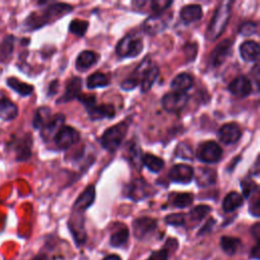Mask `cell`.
Wrapping results in <instances>:
<instances>
[{
	"label": "cell",
	"instance_id": "obj_1",
	"mask_svg": "<svg viewBox=\"0 0 260 260\" xmlns=\"http://www.w3.org/2000/svg\"><path fill=\"white\" fill-rule=\"evenodd\" d=\"M42 7L30 12L21 22V30L34 31L54 22L63 15L72 11V6L66 3H50L47 1L38 2Z\"/></svg>",
	"mask_w": 260,
	"mask_h": 260
},
{
	"label": "cell",
	"instance_id": "obj_2",
	"mask_svg": "<svg viewBox=\"0 0 260 260\" xmlns=\"http://www.w3.org/2000/svg\"><path fill=\"white\" fill-rule=\"evenodd\" d=\"M32 137L30 133L13 134L8 141L5 142V151L12 153L13 158L17 162L26 161L31 156Z\"/></svg>",
	"mask_w": 260,
	"mask_h": 260
},
{
	"label": "cell",
	"instance_id": "obj_3",
	"mask_svg": "<svg viewBox=\"0 0 260 260\" xmlns=\"http://www.w3.org/2000/svg\"><path fill=\"white\" fill-rule=\"evenodd\" d=\"M233 3V1L225 0L221 1L217 6L206 31V39L208 41H215L225 29L231 17Z\"/></svg>",
	"mask_w": 260,
	"mask_h": 260
},
{
	"label": "cell",
	"instance_id": "obj_4",
	"mask_svg": "<svg viewBox=\"0 0 260 260\" xmlns=\"http://www.w3.org/2000/svg\"><path fill=\"white\" fill-rule=\"evenodd\" d=\"M129 124L127 122H119L118 124L108 128L102 135L100 142L102 146L110 152L116 151L122 144L127 134Z\"/></svg>",
	"mask_w": 260,
	"mask_h": 260
},
{
	"label": "cell",
	"instance_id": "obj_5",
	"mask_svg": "<svg viewBox=\"0 0 260 260\" xmlns=\"http://www.w3.org/2000/svg\"><path fill=\"white\" fill-rule=\"evenodd\" d=\"M143 50V41L136 34H128L123 37L116 46V53L122 58H134Z\"/></svg>",
	"mask_w": 260,
	"mask_h": 260
},
{
	"label": "cell",
	"instance_id": "obj_6",
	"mask_svg": "<svg viewBox=\"0 0 260 260\" xmlns=\"http://www.w3.org/2000/svg\"><path fill=\"white\" fill-rule=\"evenodd\" d=\"M196 157L205 164H216L222 157V149L215 141H205L198 146Z\"/></svg>",
	"mask_w": 260,
	"mask_h": 260
},
{
	"label": "cell",
	"instance_id": "obj_7",
	"mask_svg": "<svg viewBox=\"0 0 260 260\" xmlns=\"http://www.w3.org/2000/svg\"><path fill=\"white\" fill-rule=\"evenodd\" d=\"M80 140L79 132L71 126H63L54 137L55 146L60 150H66Z\"/></svg>",
	"mask_w": 260,
	"mask_h": 260
},
{
	"label": "cell",
	"instance_id": "obj_8",
	"mask_svg": "<svg viewBox=\"0 0 260 260\" xmlns=\"http://www.w3.org/2000/svg\"><path fill=\"white\" fill-rule=\"evenodd\" d=\"M68 229L76 243L77 246H82L87 238L85 225H84V216L83 213L72 211L71 216L68 220Z\"/></svg>",
	"mask_w": 260,
	"mask_h": 260
},
{
	"label": "cell",
	"instance_id": "obj_9",
	"mask_svg": "<svg viewBox=\"0 0 260 260\" xmlns=\"http://www.w3.org/2000/svg\"><path fill=\"white\" fill-rule=\"evenodd\" d=\"M189 95L187 92L170 91L161 99V107L168 113H178L187 104Z\"/></svg>",
	"mask_w": 260,
	"mask_h": 260
},
{
	"label": "cell",
	"instance_id": "obj_10",
	"mask_svg": "<svg viewBox=\"0 0 260 260\" xmlns=\"http://www.w3.org/2000/svg\"><path fill=\"white\" fill-rule=\"evenodd\" d=\"M157 226V220L149 216H141L135 218L132 222L133 235L137 240H144L150 236Z\"/></svg>",
	"mask_w": 260,
	"mask_h": 260
},
{
	"label": "cell",
	"instance_id": "obj_11",
	"mask_svg": "<svg viewBox=\"0 0 260 260\" xmlns=\"http://www.w3.org/2000/svg\"><path fill=\"white\" fill-rule=\"evenodd\" d=\"M152 194V190L147 182L142 178L133 180L126 188V195L133 201H140Z\"/></svg>",
	"mask_w": 260,
	"mask_h": 260
},
{
	"label": "cell",
	"instance_id": "obj_12",
	"mask_svg": "<svg viewBox=\"0 0 260 260\" xmlns=\"http://www.w3.org/2000/svg\"><path fill=\"white\" fill-rule=\"evenodd\" d=\"M65 124V116L61 113L52 116L51 120L40 130V136L44 142H50Z\"/></svg>",
	"mask_w": 260,
	"mask_h": 260
},
{
	"label": "cell",
	"instance_id": "obj_13",
	"mask_svg": "<svg viewBox=\"0 0 260 260\" xmlns=\"http://www.w3.org/2000/svg\"><path fill=\"white\" fill-rule=\"evenodd\" d=\"M194 178V170L186 164L173 166L169 171V179L180 184H189Z\"/></svg>",
	"mask_w": 260,
	"mask_h": 260
},
{
	"label": "cell",
	"instance_id": "obj_14",
	"mask_svg": "<svg viewBox=\"0 0 260 260\" xmlns=\"http://www.w3.org/2000/svg\"><path fill=\"white\" fill-rule=\"evenodd\" d=\"M229 91L237 98H247L252 92L251 80L245 75H239L234 78L228 86Z\"/></svg>",
	"mask_w": 260,
	"mask_h": 260
},
{
	"label": "cell",
	"instance_id": "obj_15",
	"mask_svg": "<svg viewBox=\"0 0 260 260\" xmlns=\"http://www.w3.org/2000/svg\"><path fill=\"white\" fill-rule=\"evenodd\" d=\"M242 131L238 124L232 122L222 125L217 131V137L223 144L232 145L239 141L241 138Z\"/></svg>",
	"mask_w": 260,
	"mask_h": 260
},
{
	"label": "cell",
	"instance_id": "obj_16",
	"mask_svg": "<svg viewBox=\"0 0 260 260\" xmlns=\"http://www.w3.org/2000/svg\"><path fill=\"white\" fill-rule=\"evenodd\" d=\"M232 46H233V43L231 40H223L222 42H220L210 54V57H209L210 66H212L213 68L220 66L230 56L232 52Z\"/></svg>",
	"mask_w": 260,
	"mask_h": 260
},
{
	"label": "cell",
	"instance_id": "obj_17",
	"mask_svg": "<svg viewBox=\"0 0 260 260\" xmlns=\"http://www.w3.org/2000/svg\"><path fill=\"white\" fill-rule=\"evenodd\" d=\"M18 113L17 105L0 90V120L4 122L13 121L18 116Z\"/></svg>",
	"mask_w": 260,
	"mask_h": 260
},
{
	"label": "cell",
	"instance_id": "obj_18",
	"mask_svg": "<svg viewBox=\"0 0 260 260\" xmlns=\"http://www.w3.org/2000/svg\"><path fill=\"white\" fill-rule=\"evenodd\" d=\"M94 198H95V188L93 185H88L75 200L72 207V211L84 213V211L92 205Z\"/></svg>",
	"mask_w": 260,
	"mask_h": 260
},
{
	"label": "cell",
	"instance_id": "obj_19",
	"mask_svg": "<svg viewBox=\"0 0 260 260\" xmlns=\"http://www.w3.org/2000/svg\"><path fill=\"white\" fill-rule=\"evenodd\" d=\"M81 87H82V79L77 76L71 77L66 82L64 93L56 101V104H64L74 99H77V96L81 92Z\"/></svg>",
	"mask_w": 260,
	"mask_h": 260
},
{
	"label": "cell",
	"instance_id": "obj_20",
	"mask_svg": "<svg viewBox=\"0 0 260 260\" xmlns=\"http://www.w3.org/2000/svg\"><path fill=\"white\" fill-rule=\"evenodd\" d=\"M88 117L91 121H100L103 119H112L115 117L116 111L115 107L111 104L108 105H96L93 104L87 108H85Z\"/></svg>",
	"mask_w": 260,
	"mask_h": 260
},
{
	"label": "cell",
	"instance_id": "obj_21",
	"mask_svg": "<svg viewBox=\"0 0 260 260\" xmlns=\"http://www.w3.org/2000/svg\"><path fill=\"white\" fill-rule=\"evenodd\" d=\"M142 26L145 34L153 36L165 30L167 27V22L165 21L161 14H152L145 19Z\"/></svg>",
	"mask_w": 260,
	"mask_h": 260
},
{
	"label": "cell",
	"instance_id": "obj_22",
	"mask_svg": "<svg viewBox=\"0 0 260 260\" xmlns=\"http://www.w3.org/2000/svg\"><path fill=\"white\" fill-rule=\"evenodd\" d=\"M203 16L202 8L199 4H189L184 6L180 11V18L185 24L197 21Z\"/></svg>",
	"mask_w": 260,
	"mask_h": 260
},
{
	"label": "cell",
	"instance_id": "obj_23",
	"mask_svg": "<svg viewBox=\"0 0 260 260\" xmlns=\"http://www.w3.org/2000/svg\"><path fill=\"white\" fill-rule=\"evenodd\" d=\"M6 85L9 88H11L13 91L18 93L20 96H23V98L29 96L35 90L34 85L26 83L14 76H10V77L6 78Z\"/></svg>",
	"mask_w": 260,
	"mask_h": 260
},
{
	"label": "cell",
	"instance_id": "obj_24",
	"mask_svg": "<svg viewBox=\"0 0 260 260\" xmlns=\"http://www.w3.org/2000/svg\"><path fill=\"white\" fill-rule=\"evenodd\" d=\"M158 74H159L158 67L152 63L144 70L140 79V87L142 92H146L152 87Z\"/></svg>",
	"mask_w": 260,
	"mask_h": 260
},
{
	"label": "cell",
	"instance_id": "obj_25",
	"mask_svg": "<svg viewBox=\"0 0 260 260\" xmlns=\"http://www.w3.org/2000/svg\"><path fill=\"white\" fill-rule=\"evenodd\" d=\"M216 172L212 169L207 168H199L195 176L196 183L200 188H206L214 185L216 182Z\"/></svg>",
	"mask_w": 260,
	"mask_h": 260
},
{
	"label": "cell",
	"instance_id": "obj_26",
	"mask_svg": "<svg viewBox=\"0 0 260 260\" xmlns=\"http://www.w3.org/2000/svg\"><path fill=\"white\" fill-rule=\"evenodd\" d=\"M240 55L246 62H254L259 57V45L255 41H246L240 46Z\"/></svg>",
	"mask_w": 260,
	"mask_h": 260
},
{
	"label": "cell",
	"instance_id": "obj_27",
	"mask_svg": "<svg viewBox=\"0 0 260 260\" xmlns=\"http://www.w3.org/2000/svg\"><path fill=\"white\" fill-rule=\"evenodd\" d=\"M16 38L13 35H6L0 41V64L8 62L11 58Z\"/></svg>",
	"mask_w": 260,
	"mask_h": 260
},
{
	"label": "cell",
	"instance_id": "obj_28",
	"mask_svg": "<svg viewBox=\"0 0 260 260\" xmlns=\"http://www.w3.org/2000/svg\"><path fill=\"white\" fill-rule=\"evenodd\" d=\"M52 110L51 108L47 106L40 107L36 110L34 114V118L31 121V125L34 129L36 130H41L52 118Z\"/></svg>",
	"mask_w": 260,
	"mask_h": 260
},
{
	"label": "cell",
	"instance_id": "obj_29",
	"mask_svg": "<svg viewBox=\"0 0 260 260\" xmlns=\"http://www.w3.org/2000/svg\"><path fill=\"white\" fill-rule=\"evenodd\" d=\"M98 61V55L92 51H82L76 58L75 66L78 71H85L93 66Z\"/></svg>",
	"mask_w": 260,
	"mask_h": 260
},
{
	"label": "cell",
	"instance_id": "obj_30",
	"mask_svg": "<svg viewBox=\"0 0 260 260\" xmlns=\"http://www.w3.org/2000/svg\"><path fill=\"white\" fill-rule=\"evenodd\" d=\"M193 86V77L186 72L178 74L171 82V88L174 91L186 92Z\"/></svg>",
	"mask_w": 260,
	"mask_h": 260
},
{
	"label": "cell",
	"instance_id": "obj_31",
	"mask_svg": "<svg viewBox=\"0 0 260 260\" xmlns=\"http://www.w3.org/2000/svg\"><path fill=\"white\" fill-rule=\"evenodd\" d=\"M219 243L221 250L229 256L235 255L242 246V241L239 238L231 236H222Z\"/></svg>",
	"mask_w": 260,
	"mask_h": 260
},
{
	"label": "cell",
	"instance_id": "obj_32",
	"mask_svg": "<svg viewBox=\"0 0 260 260\" xmlns=\"http://www.w3.org/2000/svg\"><path fill=\"white\" fill-rule=\"evenodd\" d=\"M244 203V198L238 192H230L222 201V209L225 212H232L239 207H241Z\"/></svg>",
	"mask_w": 260,
	"mask_h": 260
},
{
	"label": "cell",
	"instance_id": "obj_33",
	"mask_svg": "<svg viewBox=\"0 0 260 260\" xmlns=\"http://www.w3.org/2000/svg\"><path fill=\"white\" fill-rule=\"evenodd\" d=\"M142 165L151 173H159L165 167V161L156 155L146 153L143 155Z\"/></svg>",
	"mask_w": 260,
	"mask_h": 260
},
{
	"label": "cell",
	"instance_id": "obj_34",
	"mask_svg": "<svg viewBox=\"0 0 260 260\" xmlns=\"http://www.w3.org/2000/svg\"><path fill=\"white\" fill-rule=\"evenodd\" d=\"M129 239V230L123 225L122 228L115 231L110 237V245L114 248H119L124 246Z\"/></svg>",
	"mask_w": 260,
	"mask_h": 260
},
{
	"label": "cell",
	"instance_id": "obj_35",
	"mask_svg": "<svg viewBox=\"0 0 260 260\" xmlns=\"http://www.w3.org/2000/svg\"><path fill=\"white\" fill-rule=\"evenodd\" d=\"M109 83L110 81L108 76L102 72H94L91 75H89L86 79V86L88 89L105 87L109 85Z\"/></svg>",
	"mask_w": 260,
	"mask_h": 260
},
{
	"label": "cell",
	"instance_id": "obj_36",
	"mask_svg": "<svg viewBox=\"0 0 260 260\" xmlns=\"http://www.w3.org/2000/svg\"><path fill=\"white\" fill-rule=\"evenodd\" d=\"M128 156H129V161L132 164V166L134 168L140 170V168L142 166L143 155L141 153L140 146L136 141L131 142L130 147L128 149Z\"/></svg>",
	"mask_w": 260,
	"mask_h": 260
},
{
	"label": "cell",
	"instance_id": "obj_37",
	"mask_svg": "<svg viewBox=\"0 0 260 260\" xmlns=\"http://www.w3.org/2000/svg\"><path fill=\"white\" fill-rule=\"evenodd\" d=\"M210 211H211V207L209 205H197L194 208H192L188 213V215L186 216H188L191 222L196 224L199 221H201Z\"/></svg>",
	"mask_w": 260,
	"mask_h": 260
},
{
	"label": "cell",
	"instance_id": "obj_38",
	"mask_svg": "<svg viewBox=\"0 0 260 260\" xmlns=\"http://www.w3.org/2000/svg\"><path fill=\"white\" fill-rule=\"evenodd\" d=\"M193 199L191 193H178L172 197V204L178 208H185L193 203Z\"/></svg>",
	"mask_w": 260,
	"mask_h": 260
},
{
	"label": "cell",
	"instance_id": "obj_39",
	"mask_svg": "<svg viewBox=\"0 0 260 260\" xmlns=\"http://www.w3.org/2000/svg\"><path fill=\"white\" fill-rule=\"evenodd\" d=\"M175 154L177 157H180L185 160H191L194 157V152L192 147L186 142H180L175 150Z\"/></svg>",
	"mask_w": 260,
	"mask_h": 260
},
{
	"label": "cell",
	"instance_id": "obj_40",
	"mask_svg": "<svg viewBox=\"0 0 260 260\" xmlns=\"http://www.w3.org/2000/svg\"><path fill=\"white\" fill-rule=\"evenodd\" d=\"M241 187H242L243 196L246 199H249L255 193H258V190H259L258 185L253 180H249V179L243 180L241 182Z\"/></svg>",
	"mask_w": 260,
	"mask_h": 260
},
{
	"label": "cell",
	"instance_id": "obj_41",
	"mask_svg": "<svg viewBox=\"0 0 260 260\" xmlns=\"http://www.w3.org/2000/svg\"><path fill=\"white\" fill-rule=\"evenodd\" d=\"M87 27H88V22L85 20H81V19H74L69 24L70 32H72L78 37L84 36V34L87 30Z\"/></svg>",
	"mask_w": 260,
	"mask_h": 260
},
{
	"label": "cell",
	"instance_id": "obj_42",
	"mask_svg": "<svg viewBox=\"0 0 260 260\" xmlns=\"http://www.w3.org/2000/svg\"><path fill=\"white\" fill-rule=\"evenodd\" d=\"M165 221L174 226H184L186 224V214L184 213H171L165 217Z\"/></svg>",
	"mask_w": 260,
	"mask_h": 260
},
{
	"label": "cell",
	"instance_id": "obj_43",
	"mask_svg": "<svg viewBox=\"0 0 260 260\" xmlns=\"http://www.w3.org/2000/svg\"><path fill=\"white\" fill-rule=\"evenodd\" d=\"M176 242H177V241H176V239H175L174 242L172 243V245H173L174 243H176ZM172 245H171V247H168L167 245H165L164 248H161V249H159V250H156V251H153V252L150 254V256L148 257L147 260H168L169 254H170V248H175V249H177V247H178V246L172 247Z\"/></svg>",
	"mask_w": 260,
	"mask_h": 260
},
{
	"label": "cell",
	"instance_id": "obj_44",
	"mask_svg": "<svg viewBox=\"0 0 260 260\" xmlns=\"http://www.w3.org/2000/svg\"><path fill=\"white\" fill-rule=\"evenodd\" d=\"M173 4L170 0H154L150 2V8L154 12V14H161L167 8H169Z\"/></svg>",
	"mask_w": 260,
	"mask_h": 260
},
{
	"label": "cell",
	"instance_id": "obj_45",
	"mask_svg": "<svg viewBox=\"0 0 260 260\" xmlns=\"http://www.w3.org/2000/svg\"><path fill=\"white\" fill-rule=\"evenodd\" d=\"M257 31V24L253 21H247L243 23L239 29V32L244 36H251L256 34Z\"/></svg>",
	"mask_w": 260,
	"mask_h": 260
},
{
	"label": "cell",
	"instance_id": "obj_46",
	"mask_svg": "<svg viewBox=\"0 0 260 260\" xmlns=\"http://www.w3.org/2000/svg\"><path fill=\"white\" fill-rule=\"evenodd\" d=\"M249 211L252 215L258 217L260 215V198L257 194L255 199L249 204Z\"/></svg>",
	"mask_w": 260,
	"mask_h": 260
},
{
	"label": "cell",
	"instance_id": "obj_47",
	"mask_svg": "<svg viewBox=\"0 0 260 260\" xmlns=\"http://www.w3.org/2000/svg\"><path fill=\"white\" fill-rule=\"evenodd\" d=\"M215 224V220L213 218H209L206 223L200 229V231L198 232V236H201V235H205L206 233H209L211 232L213 225Z\"/></svg>",
	"mask_w": 260,
	"mask_h": 260
},
{
	"label": "cell",
	"instance_id": "obj_48",
	"mask_svg": "<svg viewBox=\"0 0 260 260\" xmlns=\"http://www.w3.org/2000/svg\"><path fill=\"white\" fill-rule=\"evenodd\" d=\"M58 87H59V81H58L57 79L53 80V81L49 84L47 95H48V96H52V95L56 94V92H57V90H58Z\"/></svg>",
	"mask_w": 260,
	"mask_h": 260
},
{
	"label": "cell",
	"instance_id": "obj_49",
	"mask_svg": "<svg viewBox=\"0 0 260 260\" xmlns=\"http://www.w3.org/2000/svg\"><path fill=\"white\" fill-rule=\"evenodd\" d=\"M251 235L256 240V243H259V236H260V223L259 222H256L251 228Z\"/></svg>",
	"mask_w": 260,
	"mask_h": 260
},
{
	"label": "cell",
	"instance_id": "obj_50",
	"mask_svg": "<svg viewBox=\"0 0 260 260\" xmlns=\"http://www.w3.org/2000/svg\"><path fill=\"white\" fill-rule=\"evenodd\" d=\"M250 257L252 259L255 260H259L260 259V247H259V243H256V245L252 248L251 252H250Z\"/></svg>",
	"mask_w": 260,
	"mask_h": 260
},
{
	"label": "cell",
	"instance_id": "obj_51",
	"mask_svg": "<svg viewBox=\"0 0 260 260\" xmlns=\"http://www.w3.org/2000/svg\"><path fill=\"white\" fill-rule=\"evenodd\" d=\"M103 260H122V259L120 258V256H118L116 254H110L107 257H105Z\"/></svg>",
	"mask_w": 260,
	"mask_h": 260
},
{
	"label": "cell",
	"instance_id": "obj_52",
	"mask_svg": "<svg viewBox=\"0 0 260 260\" xmlns=\"http://www.w3.org/2000/svg\"><path fill=\"white\" fill-rule=\"evenodd\" d=\"M31 260H46V258L44 256H42V255H38V256L34 257Z\"/></svg>",
	"mask_w": 260,
	"mask_h": 260
}]
</instances>
